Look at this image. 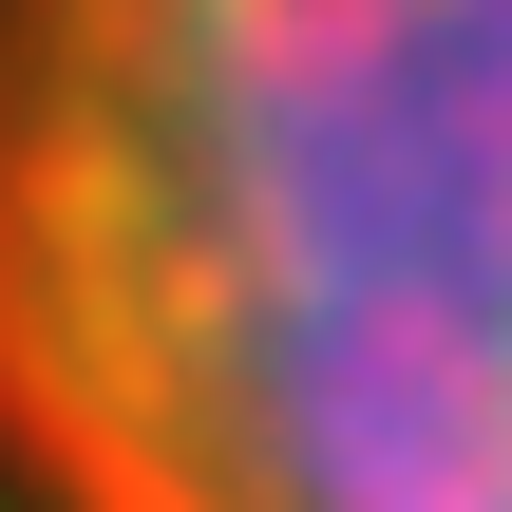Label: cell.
<instances>
[{
	"label": "cell",
	"mask_w": 512,
	"mask_h": 512,
	"mask_svg": "<svg viewBox=\"0 0 512 512\" xmlns=\"http://www.w3.org/2000/svg\"><path fill=\"white\" fill-rule=\"evenodd\" d=\"M0 494L512 512V0H0Z\"/></svg>",
	"instance_id": "6da1fadb"
}]
</instances>
